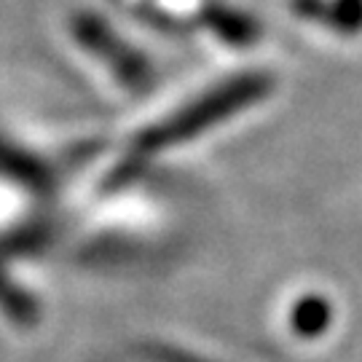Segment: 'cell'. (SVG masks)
I'll list each match as a JSON object with an SVG mask.
<instances>
[{"mask_svg": "<svg viewBox=\"0 0 362 362\" xmlns=\"http://www.w3.org/2000/svg\"><path fill=\"white\" fill-rule=\"evenodd\" d=\"M263 91H266V81L260 76H245L239 81H231L220 89L209 91L207 97H202L199 103L182 107L180 113H175L167 124L148 132L143 137V148L145 151H161L169 145H177L180 140H188L199 132L209 129L212 124H218L220 118L231 116L239 107L258 100Z\"/></svg>", "mask_w": 362, "mask_h": 362, "instance_id": "6da1fadb", "label": "cell"}]
</instances>
